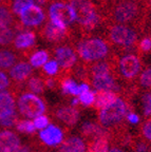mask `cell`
I'll return each mask as SVG.
<instances>
[{
    "label": "cell",
    "mask_w": 151,
    "mask_h": 152,
    "mask_svg": "<svg viewBox=\"0 0 151 152\" xmlns=\"http://www.w3.org/2000/svg\"><path fill=\"white\" fill-rule=\"evenodd\" d=\"M145 5V0H109L103 9L106 23L129 24L139 32H144L147 17Z\"/></svg>",
    "instance_id": "6da1fadb"
},
{
    "label": "cell",
    "mask_w": 151,
    "mask_h": 152,
    "mask_svg": "<svg viewBox=\"0 0 151 152\" xmlns=\"http://www.w3.org/2000/svg\"><path fill=\"white\" fill-rule=\"evenodd\" d=\"M71 5L78 23V31L83 38H87L91 32L106 23L104 11L92 0H66Z\"/></svg>",
    "instance_id": "7a4b0ae2"
},
{
    "label": "cell",
    "mask_w": 151,
    "mask_h": 152,
    "mask_svg": "<svg viewBox=\"0 0 151 152\" xmlns=\"http://www.w3.org/2000/svg\"><path fill=\"white\" fill-rule=\"evenodd\" d=\"M74 47L80 61L86 64L104 60L113 53L111 50L112 45L106 38L102 37L83 38Z\"/></svg>",
    "instance_id": "3957f363"
},
{
    "label": "cell",
    "mask_w": 151,
    "mask_h": 152,
    "mask_svg": "<svg viewBox=\"0 0 151 152\" xmlns=\"http://www.w3.org/2000/svg\"><path fill=\"white\" fill-rule=\"evenodd\" d=\"M105 26H106L105 38L111 45H115L118 48L119 50L118 53H125L131 51L132 49L137 50L139 31L135 28L125 24L112 23H106Z\"/></svg>",
    "instance_id": "277c9868"
},
{
    "label": "cell",
    "mask_w": 151,
    "mask_h": 152,
    "mask_svg": "<svg viewBox=\"0 0 151 152\" xmlns=\"http://www.w3.org/2000/svg\"><path fill=\"white\" fill-rule=\"evenodd\" d=\"M130 112H133V106L131 104V100L119 97L110 107L102 111H98L97 121L104 129L110 130L125 123L126 117Z\"/></svg>",
    "instance_id": "5b68a950"
},
{
    "label": "cell",
    "mask_w": 151,
    "mask_h": 152,
    "mask_svg": "<svg viewBox=\"0 0 151 152\" xmlns=\"http://www.w3.org/2000/svg\"><path fill=\"white\" fill-rule=\"evenodd\" d=\"M19 114L26 118H34L43 115L47 111L45 102L36 94L23 93L19 95L17 100Z\"/></svg>",
    "instance_id": "8992f818"
},
{
    "label": "cell",
    "mask_w": 151,
    "mask_h": 152,
    "mask_svg": "<svg viewBox=\"0 0 151 152\" xmlns=\"http://www.w3.org/2000/svg\"><path fill=\"white\" fill-rule=\"evenodd\" d=\"M142 69V64L139 56L134 53H126L118 58L117 75L124 83H133L137 78Z\"/></svg>",
    "instance_id": "52a82bcc"
},
{
    "label": "cell",
    "mask_w": 151,
    "mask_h": 152,
    "mask_svg": "<svg viewBox=\"0 0 151 152\" xmlns=\"http://www.w3.org/2000/svg\"><path fill=\"white\" fill-rule=\"evenodd\" d=\"M39 36L45 42L52 43V45H67V42L73 43V32L71 30H62L57 28L54 24H52L50 21H47L45 24L40 26L39 30Z\"/></svg>",
    "instance_id": "ba28073f"
},
{
    "label": "cell",
    "mask_w": 151,
    "mask_h": 152,
    "mask_svg": "<svg viewBox=\"0 0 151 152\" xmlns=\"http://www.w3.org/2000/svg\"><path fill=\"white\" fill-rule=\"evenodd\" d=\"M51 54L54 55L55 60L58 64L60 70L64 72H71L75 64L78 62V56L75 51L74 45H56L51 51Z\"/></svg>",
    "instance_id": "9c48e42d"
},
{
    "label": "cell",
    "mask_w": 151,
    "mask_h": 152,
    "mask_svg": "<svg viewBox=\"0 0 151 152\" xmlns=\"http://www.w3.org/2000/svg\"><path fill=\"white\" fill-rule=\"evenodd\" d=\"M47 7L49 19L60 20L66 26H70L76 21L75 13L66 0H50Z\"/></svg>",
    "instance_id": "30bf717a"
},
{
    "label": "cell",
    "mask_w": 151,
    "mask_h": 152,
    "mask_svg": "<svg viewBox=\"0 0 151 152\" xmlns=\"http://www.w3.org/2000/svg\"><path fill=\"white\" fill-rule=\"evenodd\" d=\"M54 118L65 125L66 127H74L79 121L80 110L78 107H73L71 104H59L52 111Z\"/></svg>",
    "instance_id": "8fae6325"
},
{
    "label": "cell",
    "mask_w": 151,
    "mask_h": 152,
    "mask_svg": "<svg viewBox=\"0 0 151 152\" xmlns=\"http://www.w3.org/2000/svg\"><path fill=\"white\" fill-rule=\"evenodd\" d=\"M19 16L24 28H40L47 18L45 11L36 4H32L22 10Z\"/></svg>",
    "instance_id": "7c38bea8"
},
{
    "label": "cell",
    "mask_w": 151,
    "mask_h": 152,
    "mask_svg": "<svg viewBox=\"0 0 151 152\" xmlns=\"http://www.w3.org/2000/svg\"><path fill=\"white\" fill-rule=\"evenodd\" d=\"M36 45V33L34 31H23L14 38L13 48L21 52L22 57H30L34 53Z\"/></svg>",
    "instance_id": "4fadbf2b"
},
{
    "label": "cell",
    "mask_w": 151,
    "mask_h": 152,
    "mask_svg": "<svg viewBox=\"0 0 151 152\" xmlns=\"http://www.w3.org/2000/svg\"><path fill=\"white\" fill-rule=\"evenodd\" d=\"M32 75H33V66L30 64V62L23 60L18 61L10 70V78L12 79L13 85L21 88H23L24 83Z\"/></svg>",
    "instance_id": "5bb4252c"
},
{
    "label": "cell",
    "mask_w": 151,
    "mask_h": 152,
    "mask_svg": "<svg viewBox=\"0 0 151 152\" xmlns=\"http://www.w3.org/2000/svg\"><path fill=\"white\" fill-rule=\"evenodd\" d=\"M17 95L12 89L0 92V119L16 114Z\"/></svg>",
    "instance_id": "9a60e30c"
},
{
    "label": "cell",
    "mask_w": 151,
    "mask_h": 152,
    "mask_svg": "<svg viewBox=\"0 0 151 152\" xmlns=\"http://www.w3.org/2000/svg\"><path fill=\"white\" fill-rule=\"evenodd\" d=\"M39 138L43 145L55 147L60 145L64 140V131L55 125H49L45 129L40 130Z\"/></svg>",
    "instance_id": "2e32d148"
},
{
    "label": "cell",
    "mask_w": 151,
    "mask_h": 152,
    "mask_svg": "<svg viewBox=\"0 0 151 152\" xmlns=\"http://www.w3.org/2000/svg\"><path fill=\"white\" fill-rule=\"evenodd\" d=\"M21 145L18 134L12 130L0 131V152H15Z\"/></svg>",
    "instance_id": "e0dca14e"
},
{
    "label": "cell",
    "mask_w": 151,
    "mask_h": 152,
    "mask_svg": "<svg viewBox=\"0 0 151 152\" xmlns=\"http://www.w3.org/2000/svg\"><path fill=\"white\" fill-rule=\"evenodd\" d=\"M80 134L88 144V142H93V140L102 137V136L107 135L108 132L98 123L86 121L85 124H83V126L80 127Z\"/></svg>",
    "instance_id": "ac0fdd59"
},
{
    "label": "cell",
    "mask_w": 151,
    "mask_h": 152,
    "mask_svg": "<svg viewBox=\"0 0 151 152\" xmlns=\"http://www.w3.org/2000/svg\"><path fill=\"white\" fill-rule=\"evenodd\" d=\"M119 97V93L113 92V91H96L95 92V102L92 107L97 111H102V110H105L108 107H110Z\"/></svg>",
    "instance_id": "d6986e66"
},
{
    "label": "cell",
    "mask_w": 151,
    "mask_h": 152,
    "mask_svg": "<svg viewBox=\"0 0 151 152\" xmlns=\"http://www.w3.org/2000/svg\"><path fill=\"white\" fill-rule=\"evenodd\" d=\"M86 142L79 136H69L59 145L56 152H86Z\"/></svg>",
    "instance_id": "ffe728a7"
},
{
    "label": "cell",
    "mask_w": 151,
    "mask_h": 152,
    "mask_svg": "<svg viewBox=\"0 0 151 152\" xmlns=\"http://www.w3.org/2000/svg\"><path fill=\"white\" fill-rule=\"evenodd\" d=\"M20 59L19 54H17L12 49L0 48V71H9Z\"/></svg>",
    "instance_id": "44dd1931"
},
{
    "label": "cell",
    "mask_w": 151,
    "mask_h": 152,
    "mask_svg": "<svg viewBox=\"0 0 151 152\" xmlns=\"http://www.w3.org/2000/svg\"><path fill=\"white\" fill-rule=\"evenodd\" d=\"M23 88L33 94H43L45 90V80L43 75H33L26 80Z\"/></svg>",
    "instance_id": "7402d4cb"
},
{
    "label": "cell",
    "mask_w": 151,
    "mask_h": 152,
    "mask_svg": "<svg viewBox=\"0 0 151 152\" xmlns=\"http://www.w3.org/2000/svg\"><path fill=\"white\" fill-rule=\"evenodd\" d=\"M19 20L16 19L12 12V7L7 4L0 5V24L5 26H11L14 28Z\"/></svg>",
    "instance_id": "603a6c76"
},
{
    "label": "cell",
    "mask_w": 151,
    "mask_h": 152,
    "mask_svg": "<svg viewBox=\"0 0 151 152\" xmlns=\"http://www.w3.org/2000/svg\"><path fill=\"white\" fill-rule=\"evenodd\" d=\"M109 145H110V140L107 134L93 142H88L86 152H109Z\"/></svg>",
    "instance_id": "cb8c5ba5"
},
{
    "label": "cell",
    "mask_w": 151,
    "mask_h": 152,
    "mask_svg": "<svg viewBox=\"0 0 151 152\" xmlns=\"http://www.w3.org/2000/svg\"><path fill=\"white\" fill-rule=\"evenodd\" d=\"M51 56V51L49 50H39L34 52L31 56L29 57L30 59V64L33 68L39 69L41 66H43L48 61Z\"/></svg>",
    "instance_id": "d4e9b609"
},
{
    "label": "cell",
    "mask_w": 151,
    "mask_h": 152,
    "mask_svg": "<svg viewBox=\"0 0 151 152\" xmlns=\"http://www.w3.org/2000/svg\"><path fill=\"white\" fill-rule=\"evenodd\" d=\"M129 149L131 152H151V142H147L139 135L133 136Z\"/></svg>",
    "instance_id": "484cf974"
},
{
    "label": "cell",
    "mask_w": 151,
    "mask_h": 152,
    "mask_svg": "<svg viewBox=\"0 0 151 152\" xmlns=\"http://www.w3.org/2000/svg\"><path fill=\"white\" fill-rule=\"evenodd\" d=\"M15 31L11 26H5L0 24V47H5V45H13L15 38Z\"/></svg>",
    "instance_id": "4316f807"
},
{
    "label": "cell",
    "mask_w": 151,
    "mask_h": 152,
    "mask_svg": "<svg viewBox=\"0 0 151 152\" xmlns=\"http://www.w3.org/2000/svg\"><path fill=\"white\" fill-rule=\"evenodd\" d=\"M15 128L18 132L26 133V134H35L36 132L34 121H28V119H18Z\"/></svg>",
    "instance_id": "83f0119b"
},
{
    "label": "cell",
    "mask_w": 151,
    "mask_h": 152,
    "mask_svg": "<svg viewBox=\"0 0 151 152\" xmlns=\"http://www.w3.org/2000/svg\"><path fill=\"white\" fill-rule=\"evenodd\" d=\"M139 88L146 91L151 90V68H147L139 76Z\"/></svg>",
    "instance_id": "f1b7e54d"
},
{
    "label": "cell",
    "mask_w": 151,
    "mask_h": 152,
    "mask_svg": "<svg viewBox=\"0 0 151 152\" xmlns=\"http://www.w3.org/2000/svg\"><path fill=\"white\" fill-rule=\"evenodd\" d=\"M77 98L81 106L91 107V106H93V104L95 102V93L91 90H87L81 93V94L78 95Z\"/></svg>",
    "instance_id": "f546056e"
},
{
    "label": "cell",
    "mask_w": 151,
    "mask_h": 152,
    "mask_svg": "<svg viewBox=\"0 0 151 152\" xmlns=\"http://www.w3.org/2000/svg\"><path fill=\"white\" fill-rule=\"evenodd\" d=\"M59 73V66L56 60H50L43 66L41 75L43 76H56Z\"/></svg>",
    "instance_id": "4dcf8cb0"
},
{
    "label": "cell",
    "mask_w": 151,
    "mask_h": 152,
    "mask_svg": "<svg viewBox=\"0 0 151 152\" xmlns=\"http://www.w3.org/2000/svg\"><path fill=\"white\" fill-rule=\"evenodd\" d=\"M141 137L146 140L147 142H151V117L146 118L139 126V134Z\"/></svg>",
    "instance_id": "1f68e13d"
},
{
    "label": "cell",
    "mask_w": 151,
    "mask_h": 152,
    "mask_svg": "<svg viewBox=\"0 0 151 152\" xmlns=\"http://www.w3.org/2000/svg\"><path fill=\"white\" fill-rule=\"evenodd\" d=\"M34 4V0H14L12 3V12L14 15H20L22 10Z\"/></svg>",
    "instance_id": "d6a6232c"
},
{
    "label": "cell",
    "mask_w": 151,
    "mask_h": 152,
    "mask_svg": "<svg viewBox=\"0 0 151 152\" xmlns=\"http://www.w3.org/2000/svg\"><path fill=\"white\" fill-rule=\"evenodd\" d=\"M142 104H143V113L146 118L151 117V92L146 91L142 95Z\"/></svg>",
    "instance_id": "836d02e7"
},
{
    "label": "cell",
    "mask_w": 151,
    "mask_h": 152,
    "mask_svg": "<svg viewBox=\"0 0 151 152\" xmlns=\"http://www.w3.org/2000/svg\"><path fill=\"white\" fill-rule=\"evenodd\" d=\"M13 86L12 79L4 71H0V92L7 91V89H11Z\"/></svg>",
    "instance_id": "e575fe53"
},
{
    "label": "cell",
    "mask_w": 151,
    "mask_h": 152,
    "mask_svg": "<svg viewBox=\"0 0 151 152\" xmlns=\"http://www.w3.org/2000/svg\"><path fill=\"white\" fill-rule=\"evenodd\" d=\"M137 52L139 55L151 52V37H144L137 43Z\"/></svg>",
    "instance_id": "d590c367"
},
{
    "label": "cell",
    "mask_w": 151,
    "mask_h": 152,
    "mask_svg": "<svg viewBox=\"0 0 151 152\" xmlns=\"http://www.w3.org/2000/svg\"><path fill=\"white\" fill-rule=\"evenodd\" d=\"M18 119H19V117H18V115H17V113L12 115V116L0 119V127H2V128H5L9 130L10 128H13V127L16 126Z\"/></svg>",
    "instance_id": "8d00e7d4"
},
{
    "label": "cell",
    "mask_w": 151,
    "mask_h": 152,
    "mask_svg": "<svg viewBox=\"0 0 151 152\" xmlns=\"http://www.w3.org/2000/svg\"><path fill=\"white\" fill-rule=\"evenodd\" d=\"M34 125H35L36 129H39V130H43L50 125V119L48 117V115L43 114V115H40V116L36 117L34 119Z\"/></svg>",
    "instance_id": "74e56055"
},
{
    "label": "cell",
    "mask_w": 151,
    "mask_h": 152,
    "mask_svg": "<svg viewBox=\"0 0 151 152\" xmlns=\"http://www.w3.org/2000/svg\"><path fill=\"white\" fill-rule=\"evenodd\" d=\"M126 121H128L129 124H132V125H135L139 121V116L137 114H135L134 112H130L126 117Z\"/></svg>",
    "instance_id": "f35d334b"
},
{
    "label": "cell",
    "mask_w": 151,
    "mask_h": 152,
    "mask_svg": "<svg viewBox=\"0 0 151 152\" xmlns=\"http://www.w3.org/2000/svg\"><path fill=\"white\" fill-rule=\"evenodd\" d=\"M97 2V4L99 5V7H102V9H104V7H107V4H108V2H109V0H96Z\"/></svg>",
    "instance_id": "ab89813d"
},
{
    "label": "cell",
    "mask_w": 151,
    "mask_h": 152,
    "mask_svg": "<svg viewBox=\"0 0 151 152\" xmlns=\"http://www.w3.org/2000/svg\"><path fill=\"white\" fill-rule=\"evenodd\" d=\"M149 3H150V7H151V0H149Z\"/></svg>",
    "instance_id": "60d3db41"
}]
</instances>
